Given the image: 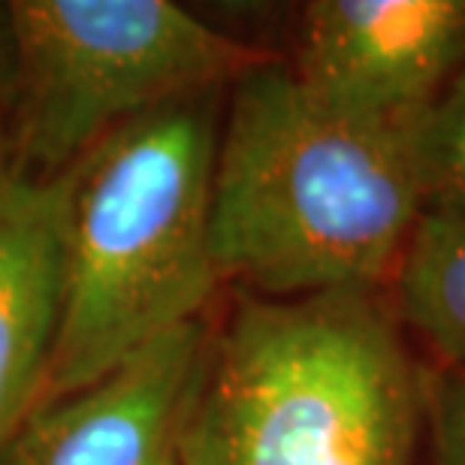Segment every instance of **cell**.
<instances>
[{
    "mask_svg": "<svg viewBox=\"0 0 465 465\" xmlns=\"http://www.w3.org/2000/svg\"><path fill=\"white\" fill-rule=\"evenodd\" d=\"M417 127L339 113L272 64L232 82L209 209L221 282L266 300L378 291L426 209Z\"/></svg>",
    "mask_w": 465,
    "mask_h": 465,
    "instance_id": "6da1fadb",
    "label": "cell"
},
{
    "mask_svg": "<svg viewBox=\"0 0 465 465\" xmlns=\"http://www.w3.org/2000/svg\"><path fill=\"white\" fill-rule=\"evenodd\" d=\"M426 393L378 291L248 300L203 371L179 465H414Z\"/></svg>",
    "mask_w": 465,
    "mask_h": 465,
    "instance_id": "7a4b0ae2",
    "label": "cell"
},
{
    "mask_svg": "<svg viewBox=\"0 0 465 465\" xmlns=\"http://www.w3.org/2000/svg\"><path fill=\"white\" fill-rule=\"evenodd\" d=\"M215 145L212 100L197 94L127 121L70 173L61 323L40 402L200 321L221 282L209 242Z\"/></svg>",
    "mask_w": 465,
    "mask_h": 465,
    "instance_id": "3957f363",
    "label": "cell"
},
{
    "mask_svg": "<svg viewBox=\"0 0 465 465\" xmlns=\"http://www.w3.org/2000/svg\"><path fill=\"white\" fill-rule=\"evenodd\" d=\"M6 9L22 70V145L43 170L266 64L173 0H15Z\"/></svg>",
    "mask_w": 465,
    "mask_h": 465,
    "instance_id": "277c9868",
    "label": "cell"
},
{
    "mask_svg": "<svg viewBox=\"0 0 465 465\" xmlns=\"http://www.w3.org/2000/svg\"><path fill=\"white\" fill-rule=\"evenodd\" d=\"M465 58V0H318L293 76L327 106L420 124Z\"/></svg>",
    "mask_w": 465,
    "mask_h": 465,
    "instance_id": "5b68a950",
    "label": "cell"
},
{
    "mask_svg": "<svg viewBox=\"0 0 465 465\" xmlns=\"http://www.w3.org/2000/svg\"><path fill=\"white\" fill-rule=\"evenodd\" d=\"M206 348V327L184 323L91 387L36 402L0 448V465H179Z\"/></svg>",
    "mask_w": 465,
    "mask_h": 465,
    "instance_id": "8992f818",
    "label": "cell"
},
{
    "mask_svg": "<svg viewBox=\"0 0 465 465\" xmlns=\"http://www.w3.org/2000/svg\"><path fill=\"white\" fill-rule=\"evenodd\" d=\"M70 173H0V448L40 402L64 300Z\"/></svg>",
    "mask_w": 465,
    "mask_h": 465,
    "instance_id": "52a82bcc",
    "label": "cell"
},
{
    "mask_svg": "<svg viewBox=\"0 0 465 465\" xmlns=\"http://www.w3.org/2000/svg\"><path fill=\"white\" fill-rule=\"evenodd\" d=\"M393 284L396 318L448 366H465V218L423 209Z\"/></svg>",
    "mask_w": 465,
    "mask_h": 465,
    "instance_id": "ba28073f",
    "label": "cell"
},
{
    "mask_svg": "<svg viewBox=\"0 0 465 465\" xmlns=\"http://www.w3.org/2000/svg\"><path fill=\"white\" fill-rule=\"evenodd\" d=\"M426 209L465 218V58L417 127Z\"/></svg>",
    "mask_w": 465,
    "mask_h": 465,
    "instance_id": "9c48e42d",
    "label": "cell"
},
{
    "mask_svg": "<svg viewBox=\"0 0 465 465\" xmlns=\"http://www.w3.org/2000/svg\"><path fill=\"white\" fill-rule=\"evenodd\" d=\"M432 465H465V366H448L426 396Z\"/></svg>",
    "mask_w": 465,
    "mask_h": 465,
    "instance_id": "30bf717a",
    "label": "cell"
}]
</instances>
